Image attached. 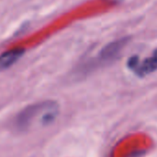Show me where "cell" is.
I'll return each mask as SVG.
<instances>
[{"mask_svg": "<svg viewBox=\"0 0 157 157\" xmlns=\"http://www.w3.org/2000/svg\"><path fill=\"white\" fill-rule=\"evenodd\" d=\"M52 111H58V104L51 100L30 105L25 107L16 116L13 127L17 131L28 130L35 121L36 118L40 116L42 113H48Z\"/></svg>", "mask_w": 157, "mask_h": 157, "instance_id": "cell-1", "label": "cell"}, {"mask_svg": "<svg viewBox=\"0 0 157 157\" xmlns=\"http://www.w3.org/2000/svg\"><path fill=\"white\" fill-rule=\"evenodd\" d=\"M127 68L139 78H144L157 70V49L152 56L145 57L144 60L140 59L137 55L132 56L127 61Z\"/></svg>", "mask_w": 157, "mask_h": 157, "instance_id": "cell-2", "label": "cell"}, {"mask_svg": "<svg viewBox=\"0 0 157 157\" xmlns=\"http://www.w3.org/2000/svg\"><path fill=\"white\" fill-rule=\"evenodd\" d=\"M130 37H123L106 44L95 59L97 66L108 65L119 58L122 50L130 42Z\"/></svg>", "mask_w": 157, "mask_h": 157, "instance_id": "cell-3", "label": "cell"}, {"mask_svg": "<svg viewBox=\"0 0 157 157\" xmlns=\"http://www.w3.org/2000/svg\"><path fill=\"white\" fill-rule=\"evenodd\" d=\"M24 52L25 50L23 48L17 47L6 51L0 55V71L6 70L17 63L18 59L24 55Z\"/></svg>", "mask_w": 157, "mask_h": 157, "instance_id": "cell-4", "label": "cell"}]
</instances>
